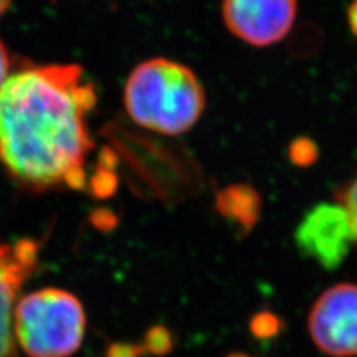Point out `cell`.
Wrapping results in <instances>:
<instances>
[{"mask_svg":"<svg viewBox=\"0 0 357 357\" xmlns=\"http://www.w3.org/2000/svg\"><path fill=\"white\" fill-rule=\"evenodd\" d=\"M124 107L130 119L161 136L191 131L206 110V89L186 64L155 57L139 63L124 86Z\"/></svg>","mask_w":357,"mask_h":357,"instance_id":"cell-2","label":"cell"},{"mask_svg":"<svg viewBox=\"0 0 357 357\" xmlns=\"http://www.w3.org/2000/svg\"><path fill=\"white\" fill-rule=\"evenodd\" d=\"M118 162L119 160H118L116 152H114L110 148H105L98 155L97 167H102V169H107V170H115Z\"/></svg>","mask_w":357,"mask_h":357,"instance_id":"cell-17","label":"cell"},{"mask_svg":"<svg viewBox=\"0 0 357 357\" xmlns=\"http://www.w3.org/2000/svg\"><path fill=\"white\" fill-rule=\"evenodd\" d=\"M9 70H10L9 54H8L5 43L0 40V88L3 86V84L9 77Z\"/></svg>","mask_w":357,"mask_h":357,"instance_id":"cell-16","label":"cell"},{"mask_svg":"<svg viewBox=\"0 0 357 357\" xmlns=\"http://www.w3.org/2000/svg\"><path fill=\"white\" fill-rule=\"evenodd\" d=\"M347 22L350 31L357 38V0H353L347 9Z\"/></svg>","mask_w":357,"mask_h":357,"instance_id":"cell-18","label":"cell"},{"mask_svg":"<svg viewBox=\"0 0 357 357\" xmlns=\"http://www.w3.org/2000/svg\"><path fill=\"white\" fill-rule=\"evenodd\" d=\"M351 240L347 216L340 204H320L299 223L296 244L323 266H335L345 255Z\"/></svg>","mask_w":357,"mask_h":357,"instance_id":"cell-7","label":"cell"},{"mask_svg":"<svg viewBox=\"0 0 357 357\" xmlns=\"http://www.w3.org/2000/svg\"><path fill=\"white\" fill-rule=\"evenodd\" d=\"M283 328V320L273 311H259L250 320V333L261 341L275 338Z\"/></svg>","mask_w":357,"mask_h":357,"instance_id":"cell-9","label":"cell"},{"mask_svg":"<svg viewBox=\"0 0 357 357\" xmlns=\"http://www.w3.org/2000/svg\"><path fill=\"white\" fill-rule=\"evenodd\" d=\"M36 262V241L24 238L14 245L0 244V357H15V299Z\"/></svg>","mask_w":357,"mask_h":357,"instance_id":"cell-6","label":"cell"},{"mask_svg":"<svg viewBox=\"0 0 357 357\" xmlns=\"http://www.w3.org/2000/svg\"><path fill=\"white\" fill-rule=\"evenodd\" d=\"M118 186L119 181L115 172L102 169V167H97V172L91 178H89L88 183V188L89 191H91L93 197L98 199H107L112 195H115V192L118 191Z\"/></svg>","mask_w":357,"mask_h":357,"instance_id":"cell-12","label":"cell"},{"mask_svg":"<svg viewBox=\"0 0 357 357\" xmlns=\"http://www.w3.org/2000/svg\"><path fill=\"white\" fill-rule=\"evenodd\" d=\"M85 310L73 294L47 287L22 298L14 311V333L30 357H70L85 337Z\"/></svg>","mask_w":357,"mask_h":357,"instance_id":"cell-3","label":"cell"},{"mask_svg":"<svg viewBox=\"0 0 357 357\" xmlns=\"http://www.w3.org/2000/svg\"><path fill=\"white\" fill-rule=\"evenodd\" d=\"M308 332L316 347L331 357L357 356V284L340 283L311 307Z\"/></svg>","mask_w":357,"mask_h":357,"instance_id":"cell-4","label":"cell"},{"mask_svg":"<svg viewBox=\"0 0 357 357\" xmlns=\"http://www.w3.org/2000/svg\"><path fill=\"white\" fill-rule=\"evenodd\" d=\"M89 222H91V225L96 229L109 232V231L116 228L119 219L114 213V211L109 208H96L91 213V216H89Z\"/></svg>","mask_w":357,"mask_h":357,"instance_id":"cell-14","label":"cell"},{"mask_svg":"<svg viewBox=\"0 0 357 357\" xmlns=\"http://www.w3.org/2000/svg\"><path fill=\"white\" fill-rule=\"evenodd\" d=\"M223 24L253 48L282 42L294 29L298 0H222Z\"/></svg>","mask_w":357,"mask_h":357,"instance_id":"cell-5","label":"cell"},{"mask_svg":"<svg viewBox=\"0 0 357 357\" xmlns=\"http://www.w3.org/2000/svg\"><path fill=\"white\" fill-rule=\"evenodd\" d=\"M218 213L249 234L258 223L262 210V197L250 185L236 183L220 189L215 199Z\"/></svg>","mask_w":357,"mask_h":357,"instance_id":"cell-8","label":"cell"},{"mask_svg":"<svg viewBox=\"0 0 357 357\" xmlns=\"http://www.w3.org/2000/svg\"><path fill=\"white\" fill-rule=\"evenodd\" d=\"M287 156L296 167H310L319 156L317 144L308 137H298L289 144Z\"/></svg>","mask_w":357,"mask_h":357,"instance_id":"cell-13","label":"cell"},{"mask_svg":"<svg viewBox=\"0 0 357 357\" xmlns=\"http://www.w3.org/2000/svg\"><path fill=\"white\" fill-rule=\"evenodd\" d=\"M142 347L144 351H148L153 356H165L174 347V337L169 328L156 325L152 326L146 332V335H144Z\"/></svg>","mask_w":357,"mask_h":357,"instance_id":"cell-10","label":"cell"},{"mask_svg":"<svg viewBox=\"0 0 357 357\" xmlns=\"http://www.w3.org/2000/svg\"><path fill=\"white\" fill-rule=\"evenodd\" d=\"M144 353L142 345L127 344V342H114L106 350V357H140Z\"/></svg>","mask_w":357,"mask_h":357,"instance_id":"cell-15","label":"cell"},{"mask_svg":"<svg viewBox=\"0 0 357 357\" xmlns=\"http://www.w3.org/2000/svg\"><path fill=\"white\" fill-rule=\"evenodd\" d=\"M227 357H253V356L245 354V353H232V354H228Z\"/></svg>","mask_w":357,"mask_h":357,"instance_id":"cell-20","label":"cell"},{"mask_svg":"<svg viewBox=\"0 0 357 357\" xmlns=\"http://www.w3.org/2000/svg\"><path fill=\"white\" fill-rule=\"evenodd\" d=\"M338 204L347 216L351 238L357 241V174L338 192Z\"/></svg>","mask_w":357,"mask_h":357,"instance_id":"cell-11","label":"cell"},{"mask_svg":"<svg viewBox=\"0 0 357 357\" xmlns=\"http://www.w3.org/2000/svg\"><path fill=\"white\" fill-rule=\"evenodd\" d=\"M96 103V88L77 64L9 75L0 88V164L29 189L64 186L94 148L86 115Z\"/></svg>","mask_w":357,"mask_h":357,"instance_id":"cell-1","label":"cell"},{"mask_svg":"<svg viewBox=\"0 0 357 357\" xmlns=\"http://www.w3.org/2000/svg\"><path fill=\"white\" fill-rule=\"evenodd\" d=\"M10 5V0H0V17H2Z\"/></svg>","mask_w":357,"mask_h":357,"instance_id":"cell-19","label":"cell"}]
</instances>
